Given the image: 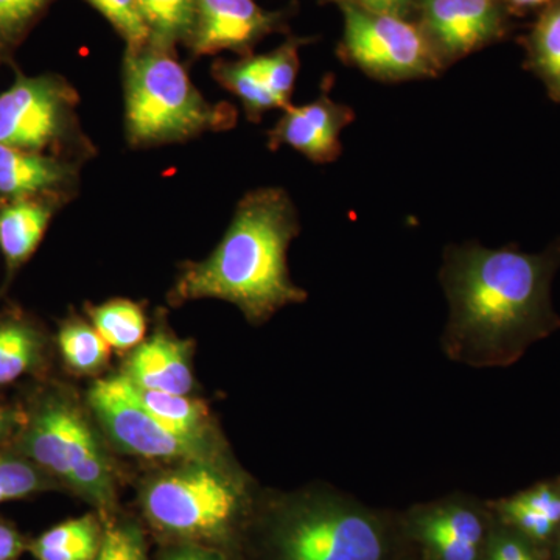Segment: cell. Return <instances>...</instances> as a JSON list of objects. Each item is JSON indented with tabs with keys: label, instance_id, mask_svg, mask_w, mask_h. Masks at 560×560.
Listing matches in <instances>:
<instances>
[{
	"label": "cell",
	"instance_id": "obj_21",
	"mask_svg": "<svg viewBox=\"0 0 560 560\" xmlns=\"http://www.w3.org/2000/svg\"><path fill=\"white\" fill-rule=\"evenodd\" d=\"M150 44L165 50L187 46L197 21V0H138Z\"/></svg>",
	"mask_w": 560,
	"mask_h": 560
},
{
	"label": "cell",
	"instance_id": "obj_14",
	"mask_svg": "<svg viewBox=\"0 0 560 560\" xmlns=\"http://www.w3.org/2000/svg\"><path fill=\"white\" fill-rule=\"evenodd\" d=\"M68 205L69 201L55 197L0 200V253L5 261L2 293L32 259L54 217Z\"/></svg>",
	"mask_w": 560,
	"mask_h": 560
},
{
	"label": "cell",
	"instance_id": "obj_39",
	"mask_svg": "<svg viewBox=\"0 0 560 560\" xmlns=\"http://www.w3.org/2000/svg\"><path fill=\"white\" fill-rule=\"evenodd\" d=\"M0 65H2V62H0Z\"/></svg>",
	"mask_w": 560,
	"mask_h": 560
},
{
	"label": "cell",
	"instance_id": "obj_31",
	"mask_svg": "<svg viewBox=\"0 0 560 560\" xmlns=\"http://www.w3.org/2000/svg\"><path fill=\"white\" fill-rule=\"evenodd\" d=\"M518 500L523 504L536 511L541 517L550 521L556 528L560 526V485L555 482H544V485L534 486L528 490L517 493Z\"/></svg>",
	"mask_w": 560,
	"mask_h": 560
},
{
	"label": "cell",
	"instance_id": "obj_19",
	"mask_svg": "<svg viewBox=\"0 0 560 560\" xmlns=\"http://www.w3.org/2000/svg\"><path fill=\"white\" fill-rule=\"evenodd\" d=\"M128 381V378H127ZM130 382V381H128ZM132 394L143 408H147L172 430L201 444L219 447L210 430L209 411L201 401L190 399L184 394L162 393L139 388L130 382Z\"/></svg>",
	"mask_w": 560,
	"mask_h": 560
},
{
	"label": "cell",
	"instance_id": "obj_3",
	"mask_svg": "<svg viewBox=\"0 0 560 560\" xmlns=\"http://www.w3.org/2000/svg\"><path fill=\"white\" fill-rule=\"evenodd\" d=\"M125 139L132 150L189 142L206 132L230 130L237 110L210 103L191 83L176 51L147 44L125 50Z\"/></svg>",
	"mask_w": 560,
	"mask_h": 560
},
{
	"label": "cell",
	"instance_id": "obj_13",
	"mask_svg": "<svg viewBox=\"0 0 560 560\" xmlns=\"http://www.w3.org/2000/svg\"><path fill=\"white\" fill-rule=\"evenodd\" d=\"M83 164L38 151L0 145V200L55 197L75 200Z\"/></svg>",
	"mask_w": 560,
	"mask_h": 560
},
{
	"label": "cell",
	"instance_id": "obj_40",
	"mask_svg": "<svg viewBox=\"0 0 560 560\" xmlns=\"http://www.w3.org/2000/svg\"><path fill=\"white\" fill-rule=\"evenodd\" d=\"M488 560H490V559H488Z\"/></svg>",
	"mask_w": 560,
	"mask_h": 560
},
{
	"label": "cell",
	"instance_id": "obj_33",
	"mask_svg": "<svg viewBox=\"0 0 560 560\" xmlns=\"http://www.w3.org/2000/svg\"><path fill=\"white\" fill-rule=\"evenodd\" d=\"M334 2L352 3L374 13L390 14V16L407 20L412 11H418L419 0H334Z\"/></svg>",
	"mask_w": 560,
	"mask_h": 560
},
{
	"label": "cell",
	"instance_id": "obj_9",
	"mask_svg": "<svg viewBox=\"0 0 560 560\" xmlns=\"http://www.w3.org/2000/svg\"><path fill=\"white\" fill-rule=\"evenodd\" d=\"M91 410L120 452L145 459L224 460L220 447L201 444L154 418L132 394L124 374L95 382L90 390Z\"/></svg>",
	"mask_w": 560,
	"mask_h": 560
},
{
	"label": "cell",
	"instance_id": "obj_38",
	"mask_svg": "<svg viewBox=\"0 0 560 560\" xmlns=\"http://www.w3.org/2000/svg\"><path fill=\"white\" fill-rule=\"evenodd\" d=\"M559 558H560V550H559Z\"/></svg>",
	"mask_w": 560,
	"mask_h": 560
},
{
	"label": "cell",
	"instance_id": "obj_8",
	"mask_svg": "<svg viewBox=\"0 0 560 560\" xmlns=\"http://www.w3.org/2000/svg\"><path fill=\"white\" fill-rule=\"evenodd\" d=\"M340 7L345 14L342 58L372 79H431L445 69L420 25L352 3Z\"/></svg>",
	"mask_w": 560,
	"mask_h": 560
},
{
	"label": "cell",
	"instance_id": "obj_22",
	"mask_svg": "<svg viewBox=\"0 0 560 560\" xmlns=\"http://www.w3.org/2000/svg\"><path fill=\"white\" fill-rule=\"evenodd\" d=\"M528 65L560 103V0H552L540 14L528 38Z\"/></svg>",
	"mask_w": 560,
	"mask_h": 560
},
{
	"label": "cell",
	"instance_id": "obj_29",
	"mask_svg": "<svg viewBox=\"0 0 560 560\" xmlns=\"http://www.w3.org/2000/svg\"><path fill=\"white\" fill-rule=\"evenodd\" d=\"M94 560H150L147 555L145 537L138 523H109L103 533L102 547Z\"/></svg>",
	"mask_w": 560,
	"mask_h": 560
},
{
	"label": "cell",
	"instance_id": "obj_18",
	"mask_svg": "<svg viewBox=\"0 0 560 560\" xmlns=\"http://www.w3.org/2000/svg\"><path fill=\"white\" fill-rule=\"evenodd\" d=\"M105 528L95 515L70 518L44 530L28 544L36 560H94L102 547Z\"/></svg>",
	"mask_w": 560,
	"mask_h": 560
},
{
	"label": "cell",
	"instance_id": "obj_10",
	"mask_svg": "<svg viewBox=\"0 0 560 560\" xmlns=\"http://www.w3.org/2000/svg\"><path fill=\"white\" fill-rule=\"evenodd\" d=\"M418 11L420 28L444 68L506 31L503 0H419Z\"/></svg>",
	"mask_w": 560,
	"mask_h": 560
},
{
	"label": "cell",
	"instance_id": "obj_2",
	"mask_svg": "<svg viewBox=\"0 0 560 560\" xmlns=\"http://www.w3.org/2000/svg\"><path fill=\"white\" fill-rule=\"evenodd\" d=\"M300 231V215L285 190H250L238 201L230 228L210 256L183 265L168 302H230L250 324L267 323L280 308L307 300L291 280L287 259Z\"/></svg>",
	"mask_w": 560,
	"mask_h": 560
},
{
	"label": "cell",
	"instance_id": "obj_17",
	"mask_svg": "<svg viewBox=\"0 0 560 560\" xmlns=\"http://www.w3.org/2000/svg\"><path fill=\"white\" fill-rule=\"evenodd\" d=\"M213 80L242 102L246 119L259 124L268 110L280 108L267 80L261 55H246L238 60H217L210 69Z\"/></svg>",
	"mask_w": 560,
	"mask_h": 560
},
{
	"label": "cell",
	"instance_id": "obj_16",
	"mask_svg": "<svg viewBox=\"0 0 560 560\" xmlns=\"http://www.w3.org/2000/svg\"><path fill=\"white\" fill-rule=\"evenodd\" d=\"M49 338L38 320L21 308L0 312V388L46 366Z\"/></svg>",
	"mask_w": 560,
	"mask_h": 560
},
{
	"label": "cell",
	"instance_id": "obj_35",
	"mask_svg": "<svg viewBox=\"0 0 560 560\" xmlns=\"http://www.w3.org/2000/svg\"><path fill=\"white\" fill-rule=\"evenodd\" d=\"M160 560H226L221 551L194 544H168Z\"/></svg>",
	"mask_w": 560,
	"mask_h": 560
},
{
	"label": "cell",
	"instance_id": "obj_34",
	"mask_svg": "<svg viewBox=\"0 0 560 560\" xmlns=\"http://www.w3.org/2000/svg\"><path fill=\"white\" fill-rule=\"evenodd\" d=\"M28 544L31 540L13 523L0 517V560H20Z\"/></svg>",
	"mask_w": 560,
	"mask_h": 560
},
{
	"label": "cell",
	"instance_id": "obj_15",
	"mask_svg": "<svg viewBox=\"0 0 560 560\" xmlns=\"http://www.w3.org/2000/svg\"><path fill=\"white\" fill-rule=\"evenodd\" d=\"M121 374L139 388L187 396L194 388L189 342L158 329L135 349Z\"/></svg>",
	"mask_w": 560,
	"mask_h": 560
},
{
	"label": "cell",
	"instance_id": "obj_11",
	"mask_svg": "<svg viewBox=\"0 0 560 560\" xmlns=\"http://www.w3.org/2000/svg\"><path fill=\"white\" fill-rule=\"evenodd\" d=\"M280 25L282 14L264 10L254 0H197V21L186 47L194 58L224 50L246 57Z\"/></svg>",
	"mask_w": 560,
	"mask_h": 560
},
{
	"label": "cell",
	"instance_id": "obj_1",
	"mask_svg": "<svg viewBox=\"0 0 560 560\" xmlns=\"http://www.w3.org/2000/svg\"><path fill=\"white\" fill-rule=\"evenodd\" d=\"M560 246L544 253L448 246L441 283L448 302L442 335L445 355L471 368L511 366L541 338L559 329L551 283Z\"/></svg>",
	"mask_w": 560,
	"mask_h": 560
},
{
	"label": "cell",
	"instance_id": "obj_6",
	"mask_svg": "<svg viewBox=\"0 0 560 560\" xmlns=\"http://www.w3.org/2000/svg\"><path fill=\"white\" fill-rule=\"evenodd\" d=\"M388 551L381 517L331 490L282 497L265 518V560H385Z\"/></svg>",
	"mask_w": 560,
	"mask_h": 560
},
{
	"label": "cell",
	"instance_id": "obj_12",
	"mask_svg": "<svg viewBox=\"0 0 560 560\" xmlns=\"http://www.w3.org/2000/svg\"><path fill=\"white\" fill-rule=\"evenodd\" d=\"M353 119V109L331 101L326 88L315 102L283 109L276 127L268 131V149L276 151L287 145L316 164L337 161L341 131Z\"/></svg>",
	"mask_w": 560,
	"mask_h": 560
},
{
	"label": "cell",
	"instance_id": "obj_32",
	"mask_svg": "<svg viewBox=\"0 0 560 560\" xmlns=\"http://www.w3.org/2000/svg\"><path fill=\"white\" fill-rule=\"evenodd\" d=\"M490 560H537L525 541L511 534H495L488 545Z\"/></svg>",
	"mask_w": 560,
	"mask_h": 560
},
{
	"label": "cell",
	"instance_id": "obj_24",
	"mask_svg": "<svg viewBox=\"0 0 560 560\" xmlns=\"http://www.w3.org/2000/svg\"><path fill=\"white\" fill-rule=\"evenodd\" d=\"M91 324L105 338L109 348L136 349L145 340L147 316L139 304L130 300H110L88 307Z\"/></svg>",
	"mask_w": 560,
	"mask_h": 560
},
{
	"label": "cell",
	"instance_id": "obj_26",
	"mask_svg": "<svg viewBox=\"0 0 560 560\" xmlns=\"http://www.w3.org/2000/svg\"><path fill=\"white\" fill-rule=\"evenodd\" d=\"M55 0H0V62L11 60Z\"/></svg>",
	"mask_w": 560,
	"mask_h": 560
},
{
	"label": "cell",
	"instance_id": "obj_37",
	"mask_svg": "<svg viewBox=\"0 0 560 560\" xmlns=\"http://www.w3.org/2000/svg\"><path fill=\"white\" fill-rule=\"evenodd\" d=\"M515 9H534V7L548 5L552 0H506Z\"/></svg>",
	"mask_w": 560,
	"mask_h": 560
},
{
	"label": "cell",
	"instance_id": "obj_4",
	"mask_svg": "<svg viewBox=\"0 0 560 560\" xmlns=\"http://www.w3.org/2000/svg\"><path fill=\"white\" fill-rule=\"evenodd\" d=\"M20 425L9 447L38 466L57 486L109 514L116 481L108 456L80 405L54 383L39 385L18 407Z\"/></svg>",
	"mask_w": 560,
	"mask_h": 560
},
{
	"label": "cell",
	"instance_id": "obj_7",
	"mask_svg": "<svg viewBox=\"0 0 560 560\" xmlns=\"http://www.w3.org/2000/svg\"><path fill=\"white\" fill-rule=\"evenodd\" d=\"M79 105V92L65 77L16 70L0 94V145L86 164L97 147L81 128Z\"/></svg>",
	"mask_w": 560,
	"mask_h": 560
},
{
	"label": "cell",
	"instance_id": "obj_25",
	"mask_svg": "<svg viewBox=\"0 0 560 560\" xmlns=\"http://www.w3.org/2000/svg\"><path fill=\"white\" fill-rule=\"evenodd\" d=\"M54 488L57 485L31 459L13 448H0V504L25 500Z\"/></svg>",
	"mask_w": 560,
	"mask_h": 560
},
{
	"label": "cell",
	"instance_id": "obj_27",
	"mask_svg": "<svg viewBox=\"0 0 560 560\" xmlns=\"http://www.w3.org/2000/svg\"><path fill=\"white\" fill-rule=\"evenodd\" d=\"M301 40H289L271 54L261 55L265 80L279 102L280 109L291 105L290 98L300 72Z\"/></svg>",
	"mask_w": 560,
	"mask_h": 560
},
{
	"label": "cell",
	"instance_id": "obj_28",
	"mask_svg": "<svg viewBox=\"0 0 560 560\" xmlns=\"http://www.w3.org/2000/svg\"><path fill=\"white\" fill-rule=\"evenodd\" d=\"M119 33L127 49H140L150 43V33L140 13L138 0H86Z\"/></svg>",
	"mask_w": 560,
	"mask_h": 560
},
{
	"label": "cell",
	"instance_id": "obj_20",
	"mask_svg": "<svg viewBox=\"0 0 560 560\" xmlns=\"http://www.w3.org/2000/svg\"><path fill=\"white\" fill-rule=\"evenodd\" d=\"M412 533H434L471 547H485L486 523L481 512L466 501L445 500L416 511Z\"/></svg>",
	"mask_w": 560,
	"mask_h": 560
},
{
	"label": "cell",
	"instance_id": "obj_30",
	"mask_svg": "<svg viewBox=\"0 0 560 560\" xmlns=\"http://www.w3.org/2000/svg\"><path fill=\"white\" fill-rule=\"evenodd\" d=\"M497 511L508 525L534 541L550 540L558 529L550 521L523 504L515 495L497 503Z\"/></svg>",
	"mask_w": 560,
	"mask_h": 560
},
{
	"label": "cell",
	"instance_id": "obj_36",
	"mask_svg": "<svg viewBox=\"0 0 560 560\" xmlns=\"http://www.w3.org/2000/svg\"><path fill=\"white\" fill-rule=\"evenodd\" d=\"M18 425H20V410H18V407H10V405L0 401V448L9 447L14 433H16Z\"/></svg>",
	"mask_w": 560,
	"mask_h": 560
},
{
	"label": "cell",
	"instance_id": "obj_5",
	"mask_svg": "<svg viewBox=\"0 0 560 560\" xmlns=\"http://www.w3.org/2000/svg\"><path fill=\"white\" fill-rule=\"evenodd\" d=\"M140 506L151 528L171 544L219 550L248 518L249 481L226 460H189L150 478L140 492Z\"/></svg>",
	"mask_w": 560,
	"mask_h": 560
},
{
	"label": "cell",
	"instance_id": "obj_23",
	"mask_svg": "<svg viewBox=\"0 0 560 560\" xmlns=\"http://www.w3.org/2000/svg\"><path fill=\"white\" fill-rule=\"evenodd\" d=\"M57 345L66 366L75 374H95L108 363V342L92 324L77 316L61 324Z\"/></svg>",
	"mask_w": 560,
	"mask_h": 560
}]
</instances>
